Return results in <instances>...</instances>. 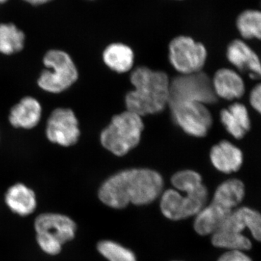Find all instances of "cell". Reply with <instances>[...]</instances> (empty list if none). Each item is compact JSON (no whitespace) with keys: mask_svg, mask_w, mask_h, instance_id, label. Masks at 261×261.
<instances>
[{"mask_svg":"<svg viewBox=\"0 0 261 261\" xmlns=\"http://www.w3.org/2000/svg\"><path fill=\"white\" fill-rule=\"evenodd\" d=\"M163 177L147 168L124 170L108 178L99 188L98 196L105 205L123 209L130 204L145 205L152 203L162 194Z\"/></svg>","mask_w":261,"mask_h":261,"instance_id":"6da1fadb","label":"cell"},{"mask_svg":"<svg viewBox=\"0 0 261 261\" xmlns=\"http://www.w3.org/2000/svg\"><path fill=\"white\" fill-rule=\"evenodd\" d=\"M174 189L166 190L161 196L160 207L165 217L180 221L197 216L207 203L208 191L198 173L184 170L173 174Z\"/></svg>","mask_w":261,"mask_h":261,"instance_id":"7a4b0ae2","label":"cell"},{"mask_svg":"<svg viewBox=\"0 0 261 261\" xmlns=\"http://www.w3.org/2000/svg\"><path fill=\"white\" fill-rule=\"evenodd\" d=\"M130 82L135 89L126 94L127 111L147 116L161 112L168 105L171 82L164 72L138 67L132 72Z\"/></svg>","mask_w":261,"mask_h":261,"instance_id":"3957f363","label":"cell"},{"mask_svg":"<svg viewBox=\"0 0 261 261\" xmlns=\"http://www.w3.org/2000/svg\"><path fill=\"white\" fill-rule=\"evenodd\" d=\"M245 196V185L241 180H226L216 189L214 197L195 216L194 228L201 236L211 235L243 202Z\"/></svg>","mask_w":261,"mask_h":261,"instance_id":"277c9868","label":"cell"},{"mask_svg":"<svg viewBox=\"0 0 261 261\" xmlns=\"http://www.w3.org/2000/svg\"><path fill=\"white\" fill-rule=\"evenodd\" d=\"M143 129L142 116L125 111L113 117L110 124L103 129L101 144L115 155H125L140 143Z\"/></svg>","mask_w":261,"mask_h":261,"instance_id":"5b68a950","label":"cell"},{"mask_svg":"<svg viewBox=\"0 0 261 261\" xmlns=\"http://www.w3.org/2000/svg\"><path fill=\"white\" fill-rule=\"evenodd\" d=\"M42 70L37 80L39 88L51 94H60L77 82L79 71L74 61L66 51L53 49L43 57Z\"/></svg>","mask_w":261,"mask_h":261,"instance_id":"8992f818","label":"cell"},{"mask_svg":"<svg viewBox=\"0 0 261 261\" xmlns=\"http://www.w3.org/2000/svg\"><path fill=\"white\" fill-rule=\"evenodd\" d=\"M37 241L51 255L59 254L62 245L75 238L76 224L68 216L58 214L39 215L34 222Z\"/></svg>","mask_w":261,"mask_h":261,"instance_id":"52a82bcc","label":"cell"},{"mask_svg":"<svg viewBox=\"0 0 261 261\" xmlns=\"http://www.w3.org/2000/svg\"><path fill=\"white\" fill-rule=\"evenodd\" d=\"M251 207L246 206L235 209L211 234L213 245L226 250H250L252 242L244 234V231L246 229L250 231L251 228Z\"/></svg>","mask_w":261,"mask_h":261,"instance_id":"ba28073f","label":"cell"},{"mask_svg":"<svg viewBox=\"0 0 261 261\" xmlns=\"http://www.w3.org/2000/svg\"><path fill=\"white\" fill-rule=\"evenodd\" d=\"M217 100L212 80L203 72L181 74L170 82L169 106L181 102L214 104Z\"/></svg>","mask_w":261,"mask_h":261,"instance_id":"9c48e42d","label":"cell"},{"mask_svg":"<svg viewBox=\"0 0 261 261\" xmlns=\"http://www.w3.org/2000/svg\"><path fill=\"white\" fill-rule=\"evenodd\" d=\"M207 57L205 45L190 36L178 35L173 38L168 45L170 63L181 74L201 71Z\"/></svg>","mask_w":261,"mask_h":261,"instance_id":"30bf717a","label":"cell"},{"mask_svg":"<svg viewBox=\"0 0 261 261\" xmlns=\"http://www.w3.org/2000/svg\"><path fill=\"white\" fill-rule=\"evenodd\" d=\"M175 123L187 135L203 137L212 126V115L205 104L181 102L170 106Z\"/></svg>","mask_w":261,"mask_h":261,"instance_id":"8fae6325","label":"cell"},{"mask_svg":"<svg viewBox=\"0 0 261 261\" xmlns=\"http://www.w3.org/2000/svg\"><path fill=\"white\" fill-rule=\"evenodd\" d=\"M46 137L51 143L69 147L80 140L81 130L78 118L70 108L55 109L48 118Z\"/></svg>","mask_w":261,"mask_h":261,"instance_id":"7c38bea8","label":"cell"},{"mask_svg":"<svg viewBox=\"0 0 261 261\" xmlns=\"http://www.w3.org/2000/svg\"><path fill=\"white\" fill-rule=\"evenodd\" d=\"M226 58L231 65L241 72L247 73L250 79H261V59L247 43L235 39L228 44Z\"/></svg>","mask_w":261,"mask_h":261,"instance_id":"4fadbf2b","label":"cell"},{"mask_svg":"<svg viewBox=\"0 0 261 261\" xmlns=\"http://www.w3.org/2000/svg\"><path fill=\"white\" fill-rule=\"evenodd\" d=\"M42 116L41 103L36 98L27 96L11 108L8 119L14 128L29 130L39 124Z\"/></svg>","mask_w":261,"mask_h":261,"instance_id":"5bb4252c","label":"cell"},{"mask_svg":"<svg viewBox=\"0 0 261 261\" xmlns=\"http://www.w3.org/2000/svg\"><path fill=\"white\" fill-rule=\"evenodd\" d=\"M211 163L220 172H237L243 164L244 155L241 149L228 141L223 140L216 144L210 152Z\"/></svg>","mask_w":261,"mask_h":261,"instance_id":"9a60e30c","label":"cell"},{"mask_svg":"<svg viewBox=\"0 0 261 261\" xmlns=\"http://www.w3.org/2000/svg\"><path fill=\"white\" fill-rule=\"evenodd\" d=\"M217 97L233 101L240 99L245 93V84L243 77L236 70L221 68L215 73L212 80Z\"/></svg>","mask_w":261,"mask_h":261,"instance_id":"2e32d148","label":"cell"},{"mask_svg":"<svg viewBox=\"0 0 261 261\" xmlns=\"http://www.w3.org/2000/svg\"><path fill=\"white\" fill-rule=\"evenodd\" d=\"M220 119L225 129L237 140H241L251 128V120L245 105L233 102L220 113Z\"/></svg>","mask_w":261,"mask_h":261,"instance_id":"e0dca14e","label":"cell"},{"mask_svg":"<svg viewBox=\"0 0 261 261\" xmlns=\"http://www.w3.org/2000/svg\"><path fill=\"white\" fill-rule=\"evenodd\" d=\"M5 200L10 210L19 216H29L37 207L35 193L23 183L12 185L5 193Z\"/></svg>","mask_w":261,"mask_h":261,"instance_id":"ac0fdd59","label":"cell"},{"mask_svg":"<svg viewBox=\"0 0 261 261\" xmlns=\"http://www.w3.org/2000/svg\"><path fill=\"white\" fill-rule=\"evenodd\" d=\"M102 60L110 69L117 73H126L135 63V53L129 46L122 42H113L106 47Z\"/></svg>","mask_w":261,"mask_h":261,"instance_id":"d6986e66","label":"cell"},{"mask_svg":"<svg viewBox=\"0 0 261 261\" xmlns=\"http://www.w3.org/2000/svg\"><path fill=\"white\" fill-rule=\"evenodd\" d=\"M25 35L15 24L0 23V53L12 56L23 50Z\"/></svg>","mask_w":261,"mask_h":261,"instance_id":"ffe728a7","label":"cell"},{"mask_svg":"<svg viewBox=\"0 0 261 261\" xmlns=\"http://www.w3.org/2000/svg\"><path fill=\"white\" fill-rule=\"evenodd\" d=\"M237 28L243 39L261 40V11L247 10L237 19Z\"/></svg>","mask_w":261,"mask_h":261,"instance_id":"44dd1931","label":"cell"},{"mask_svg":"<svg viewBox=\"0 0 261 261\" xmlns=\"http://www.w3.org/2000/svg\"><path fill=\"white\" fill-rule=\"evenodd\" d=\"M97 250L108 261H137L130 249L112 240H102L97 244Z\"/></svg>","mask_w":261,"mask_h":261,"instance_id":"7402d4cb","label":"cell"},{"mask_svg":"<svg viewBox=\"0 0 261 261\" xmlns=\"http://www.w3.org/2000/svg\"><path fill=\"white\" fill-rule=\"evenodd\" d=\"M217 261H252L245 251L241 250H226Z\"/></svg>","mask_w":261,"mask_h":261,"instance_id":"603a6c76","label":"cell"},{"mask_svg":"<svg viewBox=\"0 0 261 261\" xmlns=\"http://www.w3.org/2000/svg\"><path fill=\"white\" fill-rule=\"evenodd\" d=\"M249 102L252 108L261 115V83L256 84L252 88L249 97Z\"/></svg>","mask_w":261,"mask_h":261,"instance_id":"cb8c5ba5","label":"cell"},{"mask_svg":"<svg viewBox=\"0 0 261 261\" xmlns=\"http://www.w3.org/2000/svg\"><path fill=\"white\" fill-rule=\"evenodd\" d=\"M23 1L29 5H34V6H39V5L47 4L53 0H23Z\"/></svg>","mask_w":261,"mask_h":261,"instance_id":"d4e9b609","label":"cell"},{"mask_svg":"<svg viewBox=\"0 0 261 261\" xmlns=\"http://www.w3.org/2000/svg\"><path fill=\"white\" fill-rule=\"evenodd\" d=\"M8 0H0V5H4L5 3H6L7 2H8Z\"/></svg>","mask_w":261,"mask_h":261,"instance_id":"484cf974","label":"cell"},{"mask_svg":"<svg viewBox=\"0 0 261 261\" xmlns=\"http://www.w3.org/2000/svg\"><path fill=\"white\" fill-rule=\"evenodd\" d=\"M172 1H183V0H172Z\"/></svg>","mask_w":261,"mask_h":261,"instance_id":"4316f807","label":"cell"},{"mask_svg":"<svg viewBox=\"0 0 261 261\" xmlns=\"http://www.w3.org/2000/svg\"><path fill=\"white\" fill-rule=\"evenodd\" d=\"M89 1H93V0H89Z\"/></svg>","mask_w":261,"mask_h":261,"instance_id":"83f0119b","label":"cell"},{"mask_svg":"<svg viewBox=\"0 0 261 261\" xmlns=\"http://www.w3.org/2000/svg\"><path fill=\"white\" fill-rule=\"evenodd\" d=\"M175 261H178V260H175Z\"/></svg>","mask_w":261,"mask_h":261,"instance_id":"f1b7e54d","label":"cell"}]
</instances>
